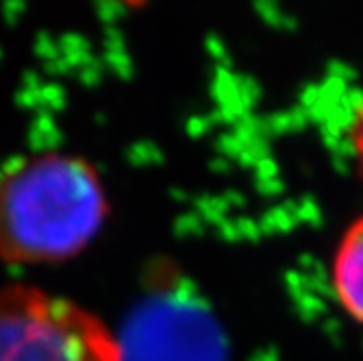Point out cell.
Wrapping results in <instances>:
<instances>
[{"mask_svg":"<svg viewBox=\"0 0 363 361\" xmlns=\"http://www.w3.org/2000/svg\"><path fill=\"white\" fill-rule=\"evenodd\" d=\"M333 289L342 307L363 324V216L350 224L333 261Z\"/></svg>","mask_w":363,"mask_h":361,"instance_id":"cell-3","label":"cell"},{"mask_svg":"<svg viewBox=\"0 0 363 361\" xmlns=\"http://www.w3.org/2000/svg\"><path fill=\"white\" fill-rule=\"evenodd\" d=\"M348 140H350L352 155L357 159V166H359V170L363 174V98L352 111V118H350V124H348Z\"/></svg>","mask_w":363,"mask_h":361,"instance_id":"cell-4","label":"cell"},{"mask_svg":"<svg viewBox=\"0 0 363 361\" xmlns=\"http://www.w3.org/2000/svg\"><path fill=\"white\" fill-rule=\"evenodd\" d=\"M107 218L103 179L79 155L46 150L0 177V257L50 264L81 252Z\"/></svg>","mask_w":363,"mask_h":361,"instance_id":"cell-1","label":"cell"},{"mask_svg":"<svg viewBox=\"0 0 363 361\" xmlns=\"http://www.w3.org/2000/svg\"><path fill=\"white\" fill-rule=\"evenodd\" d=\"M0 361H124L118 338L85 307L30 285L0 287Z\"/></svg>","mask_w":363,"mask_h":361,"instance_id":"cell-2","label":"cell"}]
</instances>
